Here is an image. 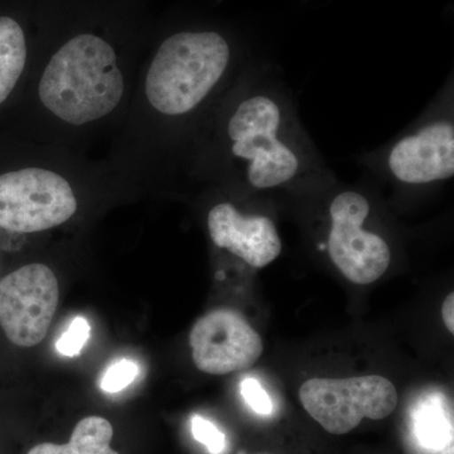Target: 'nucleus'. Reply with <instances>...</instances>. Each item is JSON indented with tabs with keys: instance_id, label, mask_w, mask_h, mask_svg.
<instances>
[{
	"instance_id": "obj_14",
	"label": "nucleus",
	"mask_w": 454,
	"mask_h": 454,
	"mask_svg": "<svg viewBox=\"0 0 454 454\" xmlns=\"http://www.w3.org/2000/svg\"><path fill=\"white\" fill-rule=\"evenodd\" d=\"M90 337V325L83 317H76L61 339L57 340L56 348L65 356H79Z\"/></svg>"
},
{
	"instance_id": "obj_12",
	"label": "nucleus",
	"mask_w": 454,
	"mask_h": 454,
	"mask_svg": "<svg viewBox=\"0 0 454 454\" xmlns=\"http://www.w3.org/2000/svg\"><path fill=\"white\" fill-rule=\"evenodd\" d=\"M27 40L22 26L11 17H0V106L16 89L27 64Z\"/></svg>"
},
{
	"instance_id": "obj_9",
	"label": "nucleus",
	"mask_w": 454,
	"mask_h": 454,
	"mask_svg": "<svg viewBox=\"0 0 454 454\" xmlns=\"http://www.w3.org/2000/svg\"><path fill=\"white\" fill-rule=\"evenodd\" d=\"M391 173L405 184H423L454 175V128L435 121L419 133L406 137L389 155Z\"/></svg>"
},
{
	"instance_id": "obj_13",
	"label": "nucleus",
	"mask_w": 454,
	"mask_h": 454,
	"mask_svg": "<svg viewBox=\"0 0 454 454\" xmlns=\"http://www.w3.org/2000/svg\"><path fill=\"white\" fill-rule=\"evenodd\" d=\"M414 433L423 448L443 450L453 442L452 418L450 419L435 403L424 404L415 415Z\"/></svg>"
},
{
	"instance_id": "obj_8",
	"label": "nucleus",
	"mask_w": 454,
	"mask_h": 454,
	"mask_svg": "<svg viewBox=\"0 0 454 454\" xmlns=\"http://www.w3.org/2000/svg\"><path fill=\"white\" fill-rule=\"evenodd\" d=\"M200 372L226 375L249 369L262 356V337L238 310L220 309L201 317L190 333Z\"/></svg>"
},
{
	"instance_id": "obj_2",
	"label": "nucleus",
	"mask_w": 454,
	"mask_h": 454,
	"mask_svg": "<svg viewBox=\"0 0 454 454\" xmlns=\"http://www.w3.org/2000/svg\"><path fill=\"white\" fill-rule=\"evenodd\" d=\"M229 61V43L220 33L170 35L158 47L146 70V103L160 115H186L219 83Z\"/></svg>"
},
{
	"instance_id": "obj_20",
	"label": "nucleus",
	"mask_w": 454,
	"mask_h": 454,
	"mask_svg": "<svg viewBox=\"0 0 454 454\" xmlns=\"http://www.w3.org/2000/svg\"><path fill=\"white\" fill-rule=\"evenodd\" d=\"M262 454H267V453H262Z\"/></svg>"
},
{
	"instance_id": "obj_15",
	"label": "nucleus",
	"mask_w": 454,
	"mask_h": 454,
	"mask_svg": "<svg viewBox=\"0 0 454 454\" xmlns=\"http://www.w3.org/2000/svg\"><path fill=\"white\" fill-rule=\"evenodd\" d=\"M139 369L130 360H121L109 367L101 381V389L106 393H119L129 387L138 376Z\"/></svg>"
},
{
	"instance_id": "obj_5",
	"label": "nucleus",
	"mask_w": 454,
	"mask_h": 454,
	"mask_svg": "<svg viewBox=\"0 0 454 454\" xmlns=\"http://www.w3.org/2000/svg\"><path fill=\"white\" fill-rule=\"evenodd\" d=\"M279 125V106L267 97L244 100L227 124L232 154L249 162L247 179L254 187L279 186L300 168L297 155L278 138Z\"/></svg>"
},
{
	"instance_id": "obj_11",
	"label": "nucleus",
	"mask_w": 454,
	"mask_h": 454,
	"mask_svg": "<svg viewBox=\"0 0 454 454\" xmlns=\"http://www.w3.org/2000/svg\"><path fill=\"white\" fill-rule=\"evenodd\" d=\"M113 435L109 420L91 415L76 424L68 443L37 444L28 454H119L110 447Z\"/></svg>"
},
{
	"instance_id": "obj_6",
	"label": "nucleus",
	"mask_w": 454,
	"mask_h": 454,
	"mask_svg": "<svg viewBox=\"0 0 454 454\" xmlns=\"http://www.w3.org/2000/svg\"><path fill=\"white\" fill-rule=\"evenodd\" d=\"M59 301L52 269L32 262L0 280V327L13 345L35 348L49 333Z\"/></svg>"
},
{
	"instance_id": "obj_7",
	"label": "nucleus",
	"mask_w": 454,
	"mask_h": 454,
	"mask_svg": "<svg viewBox=\"0 0 454 454\" xmlns=\"http://www.w3.org/2000/svg\"><path fill=\"white\" fill-rule=\"evenodd\" d=\"M369 212V201L354 191L340 193L330 207V258L349 282L364 286L384 276L391 260L387 241L363 229Z\"/></svg>"
},
{
	"instance_id": "obj_18",
	"label": "nucleus",
	"mask_w": 454,
	"mask_h": 454,
	"mask_svg": "<svg viewBox=\"0 0 454 454\" xmlns=\"http://www.w3.org/2000/svg\"><path fill=\"white\" fill-rule=\"evenodd\" d=\"M442 318L450 333H454V294L450 293L442 304Z\"/></svg>"
},
{
	"instance_id": "obj_16",
	"label": "nucleus",
	"mask_w": 454,
	"mask_h": 454,
	"mask_svg": "<svg viewBox=\"0 0 454 454\" xmlns=\"http://www.w3.org/2000/svg\"><path fill=\"white\" fill-rule=\"evenodd\" d=\"M192 434L197 442L205 444L211 454H221L226 450V437L215 424L196 415L192 418Z\"/></svg>"
},
{
	"instance_id": "obj_10",
	"label": "nucleus",
	"mask_w": 454,
	"mask_h": 454,
	"mask_svg": "<svg viewBox=\"0 0 454 454\" xmlns=\"http://www.w3.org/2000/svg\"><path fill=\"white\" fill-rule=\"evenodd\" d=\"M208 232L216 247L264 268L282 252V241L273 221L265 216H244L231 203H219L208 212Z\"/></svg>"
},
{
	"instance_id": "obj_3",
	"label": "nucleus",
	"mask_w": 454,
	"mask_h": 454,
	"mask_svg": "<svg viewBox=\"0 0 454 454\" xmlns=\"http://www.w3.org/2000/svg\"><path fill=\"white\" fill-rule=\"evenodd\" d=\"M301 405L331 434H348L363 419L381 420L397 406V391L384 376L310 379L300 389Z\"/></svg>"
},
{
	"instance_id": "obj_4",
	"label": "nucleus",
	"mask_w": 454,
	"mask_h": 454,
	"mask_svg": "<svg viewBox=\"0 0 454 454\" xmlns=\"http://www.w3.org/2000/svg\"><path fill=\"white\" fill-rule=\"evenodd\" d=\"M77 207L73 186L55 170L29 167L0 175V229L46 231L67 223Z\"/></svg>"
},
{
	"instance_id": "obj_1",
	"label": "nucleus",
	"mask_w": 454,
	"mask_h": 454,
	"mask_svg": "<svg viewBox=\"0 0 454 454\" xmlns=\"http://www.w3.org/2000/svg\"><path fill=\"white\" fill-rule=\"evenodd\" d=\"M125 79L112 44L94 33L74 35L53 53L41 74L38 95L56 119L83 127L121 106Z\"/></svg>"
},
{
	"instance_id": "obj_19",
	"label": "nucleus",
	"mask_w": 454,
	"mask_h": 454,
	"mask_svg": "<svg viewBox=\"0 0 454 454\" xmlns=\"http://www.w3.org/2000/svg\"><path fill=\"white\" fill-rule=\"evenodd\" d=\"M438 454H454V446L453 442L452 443L448 444L446 448H444L443 450H441Z\"/></svg>"
},
{
	"instance_id": "obj_17",
	"label": "nucleus",
	"mask_w": 454,
	"mask_h": 454,
	"mask_svg": "<svg viewBox=\"0 0 454 454\" xmlns=\"http://www.w3.org/2000/svg\"><path fill=\"white\" fill-rule=\"evenodd\" d=\"M241 394H243L245 402L249 404L255 413L269 415L273 411L270 397L262 389V385L254 379L244 380L241 384Z\"/></svg>"
}]
</instances>
